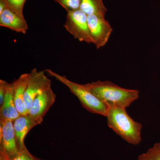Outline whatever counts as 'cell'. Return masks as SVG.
<instances>
[{"instance_id": "9", "label": "cell", "mask_w": 160, "mask_h": 160, "mask_svg": "<svg viewBox=\"0 0 160 160\" xmlns=\"http://www.w3.org/2000/svg\"><path fill=\"white\" fill-rule=\"evenodd\" d=\"M42 123L41 121L32 117L28 113L20 115L13 121L16 136L19 149L26 146L24 141L29 131L35 126L40 125Z\"/></svg>"}, {"instance_id": "14", "label": "cell", "mask_w": 160, "mask_h": 160, "mask_svg": "<svg viewBox=\"0 0 160 160\" xmlns=\"http://www.w3.org/2000/svg\"><path fill=\"white\" fill-rule=\"evenodd\" d=\"M7 8L11 9L20 17L25 19L23 9L27 0H4Z\"/></svg>"}, {"instance_id": "15", "label": "cell", "mask_w": 160, "mask_h": 160, "mask_svg": "<svg viewBox=\"0 0 160 160\" xmlns=\"http://www.w3.org/2000/svg\"><path fill=\"white\" fill-rule=\"evenodd\" d=\"M137 160H160V143H156L145 153L139 156Z\"/></svg>"}, {"instance_id": "3", "label": "cell", "mask_w": 160, "mask_h": 160, "mask_svg": "<svg viewBox=\"0 0 160 160\" xmlns=\"http://www.w3.org/2000/svg\"><path fill=\"white\" fill-rule=\"evenodd\" d=\"M50 76L55 78L69 89L79 100L81 105L91 113L106 117L109 107L100 99L88 90L84 85L78 84L68 79L65 76L58 74L51 69L45 70Z\"/></svg>"}, {"instance_id": "10", "label": "cell", "mask_w": 160, "mask_h": 160, "mask_svg": "<svg viewBox=\"0 0 160 160\" xmlns=\"http://www.w3.org/2000/svg\"><path fill=\"white\" fill-rule=\"evenodd\" d=\"M0 26L23 34H26L29 28L26 19L7 7L0 13Z\"/></svg>"}, {"instance_id": "13", "label": "cell", "mask_w": 160, "mask_h": 160, "mask_svg": "<svg viewBox=\"0 0 160 160\" xmlns=\"http://www.w3.org/2000/svg\"><path fill=\"white\" fill-rule=\"evenodd\" d=\"M80 9L87 15H98L104 17L107 11L103 0H80Z\"/></svg>"}, {"instance_id": "19", "label": "cell", "mask_w": 160, "mask_h": 160, "mask_svg": "<svg viewBox=\"0 0 160 160\" xmlns=\"http://www.w3.org/2000/svg\"><path fill=\"white\" fill-rule=\"evenodd\" d=\"M0 160H10V157L3 149L0 150Z\"/></svg>"}, {"instance_id": "18", "label": "cell", "mask_w": 160, "mask_h": 160, "mask_svg": "<svg viewBox=\"0 0 160 160\" xmlns=\"http://www.w3.org/2000/svg\"><path fill=\"white\" fill-rule=\"evenodd\" d=\"M9 84V83L7 82L6 81L2 79L0 80V105L1 106L3 104L4 102Z\"/></svg>"}, {"instance_id": "2", "label": "cell", "mask_w": 160, "mask_h": 160, "mask_svg": "<svg viewBox=\"0 0 160 160\" xmlns=\"http://www.w3.org/2000/svg\"><path fill=\"white\" fill-rule=\"evenodd\" d=\"M106 117L109 128L123 139L132 145H138L141 142L142 126L129 116L126 108L109 107Z\"/></svg>"}, {"instance_id": "12", "label": "cell", "mask_w": 160, "mask_h": 160, "mask_svg": "<svg viewBox=\"0 0 160 160\" xmlns=\"http://www.w3.org/2000/svg\"><path fill=\"white\" fill-rule=\"evenodd\" d=\"M13 83H9L4 102L0 107V119L14 121L20 115L13 99Z\"/></svg>"}, {"instance_id": "6", "label": "cell", "mask_w": 160, "mask_h": 160, "mask_svg": "<svg viewBox=\"0 0 160 160\" xmlns=\"http://www.w3.org/2000/svg\"><path fill=\"white\" fill-rule=\"evenodd\" d=\"M88 24L90 36L97 49L106 46L113 29L106 18L98 15H88Z\"/></svg>"}, {"instance_id": "17", "label": "cell", "mask_w": 160, "mask_h": 160, "mask_svg": "<svg viewBox=\"0 0 160 160\" xmlns=\"http://www.w3.org/2000/svg\"><path fill=\"white\" fill-rule=\"evenodd\" d=\"M67 12L80 9V0H53Z\"/></svg>"}, {"instance_id": "5", "label": "cell", "mask_w": 160, "mask_h": 160, "mask_svg": "<svg viewBox=\"0 0 160 160\" xmlns=\"http://www.w3.org/2000/svg\"><path fill=\"white\" fill-rule=\"evenodd\" d=\"M45 71L34 69L28 73V82L24 100L27 111L30 109L32 102L38 95L51 88V80L45 74Z\"/></svg>"}, {"instance_id": "11", "label": "cell", "mask_w": 160, "mask_h": 160, "mask_svg": "<svg viewBox=\"0 0 160 160\" xmlns=\"http://www.w3.org/2000/svg\"><path fill=\"white\" fill-rule=\"evenodd\" d=\"M28 73H23L13 82V99L15 104L20 115L28 113L24 96L28 82Z\"/></svg>"}, {"instance_id": "4", "label": "cell", "mask_w": 160, "mask_h": 160, "mask_svg": "<svg viewBox=\"0 0 160 160\" xmlns=\"http://www.w3.org/2000/svg\"><path fill=\"white\" fill-rule=\"evenodd\" d=\"M64 28L76 39L93 44L88 24V15L79 9L67 12Z\"/></svg>"}, {"instance_id": "20", "label": "cell", "mask_w": 160, "mask_h": 160, "mask_svg": "<svg viewBox=\"0 0 160 160\" xmlns=\"http://www.w3.org/2000/svg\"><path fill=\"white\" fill-rule=\"evenodd\" d=\"M6 8L7 6L4 0H0V13L2 12Z\"/></svg>"}, {"instance_id": "16", "label": "cell", "mask_w": 160, "mask_h": 160, "mask_svg": "<svg viewBox=\"0 0 160 160\" xmlns=\"http://www.w3.org/2000/svg\"><path fill=\"white\" fill-rule=\"evenodd\" d=\"M10 160H45L39 158L32 154L26 146L20 148L15 155L10 158Z\"/></svg>"}, {"instance_id": "7", "label": "cell", "mask_w": 160, "mask_h": 160, "mask_svg": "<svg viewBox=\"0 0 160 160\" xmlns=\"http://www.w3.org/2000/svg\"><path fill=\"white\" fill-rule=\"evenodd\" d=\"M0 147H2L11 158L15 155L19 150L13 121L0 119Z\"/></svg>"}, {"instance_id": "1", "label": "cell", "mask_w": 160, "mask_h": 160, "mask_svg": "<svg viewBox=\"0 0 160 160\" xmlns=\"http://www.w3.org/2000/svg\"><path fill=\"white\" fill-rule=\"evenodd\" d=\"M84 85L109 107L126 108L139 97L138 90L122 88L109 81H98Z\"/></svg>"}, {"instance_id": "8", "label": "cell", "mask_w": 160, "mask_h": 160, "mask_svg": "<svg viewBox=\"0 0 160 160\" xmlns=\"http://www.w3.org/2000/svg\"><path fill=\"white\" fill-rule=\"evenodd\" d=\"M56 95L52 88L43 91L34 99L28 114L42 122L46 115L55 101Z\"/></svg>"}]
</instances>
